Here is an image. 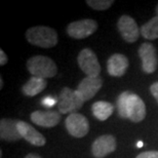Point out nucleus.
Returning <instances> with one entry per match:
<instances>
[{
  "label": "nucleus",
  "instance_id": "obj_1",
  "mask_svg": "<svg viewBox=\"0 0 158 158\" xmlns=\"http://www.w3.org/2000/svg\"><path fill=\"white\" fill-rule=\"evenodd\" d=\"M118 115L132 122H141L146 117V106L138 94L124 91L117 100Z\"/></svg>",
  "mask_w": 158,
  "mask_h": 158
},
{
  "label": "nucleus",
  "instance_id": "obj_2",
  "mask_svg": "<svg viewBox=\"0 0 158 158\" xmlns=\"http://www.w3.org/2000/svg\"><path fill=\"white\" fill-rule=\"evenodd\" d=\"M26 39L33 45L50 48L58 43V34L56 30L46 26H36L27 30Z\"/></svg>",
  "mask_w": 158,
  "mask_h": 158
},
{
  "label": "nucleus",
  "instance_id": "obj_3",
  "mask_svg": "<svg viewBox=\"0 0 158 158\" xmlns=\"http://www.w3.org/2000/svg\"><path fill=\"white\" fill-rule=\"evenodd\" d=\"M27 69L34 77L52 78L58 73V67L56 63L48 56H35L27 61Z\"/></svg>",
  "mask_w": 158,
  "mask_h": 158
},
{
  "label": "nucleus",
  "instance_id": "obj_4",
  "mask_svg": "<svg viewBox=\"0 0 158 158\" xmlns=\"http://www.w3.org/2000/svg\"><path fill=\"white\" fill-rule=\"evenodd\" d=\"M84 101L82 100L77 90H73L69 87H64L60 94L58 108L62 114H72L78 111L83 106Z\"/></svg>",
  "mask_w": 158,
  "mask_h": 158
},
{
  "label": "nucleus",
  "instance_id": "obj_5",
  "mask_svg": "<svg viewBox=\"0 0 158 158\" xmlns=\"http://www.w3.org/2000/svg\"><path fill=\"white\" fill-rule=\"evenodd\" d=\"M77 62L82 72L89 77H98L101 73V65L96 53L90 48L82 49L78 55Z\"/></svg>",
  "mask_w": 158,
  "mask_h": 158
},
{
  "label": "nucleus",
  "instance_id": "obj_6",
  "mask_svg": "<svg viewBox=\"0 0 158 158\" xmlns=\"http://www.w3.org/2000/svg\"><path fill=\"white\" fill-rule=\"evenodd\" d=\"M98 29V23L94 20L85 19V20L75 21L68 25V35L75 39H83L94 34Z\"/></svg>",
  "mask_w": 158,
  "mask_h": 158
},
{
  "label": "nucleus",
  "instance_id": "obj_7",
  "mask_svg": "<svg viewBox=\"0 0 158 158\" xmlns=\"http://www.w3.org/2000/svg\"><path fill=\"white\" fill-rule=\"evenodd\" d=\"M66 128L74 138H83L89 131L88 120L80 113H72L66 118Z\"/></svg>",
  "mask_w": 158,
  "mask_h": 158
},
{
  "label": "nucleus",
  "instance_id": "obj_8",
  "mask_svg": "<svg viewBox=\"0 0 158 158\" xmlns=\"http://www.w3.org/2000/svg\"><path fill=\"white\" fill-rule=\"evenodd\" d=\"M139 56L142 61V69L145 73L152 74L158 66L156 48L151 43H143L139 48Z\"/></svg>",
  "mask_w": 158,
  "mask_h": 158
},
{
  "label": "nucleus",
  "instance_id": "obj_9",
  "mask_svg": "<svg viewBox=\"0 0 158 158\" xmlns=\"http://www.w3.org/2000/svg\"><path fill=\"white\" fill-rule=\"evenodd\" d=\"M117 27L119 30V33L121 34L122 38L126 42L132 43L135 42L139 39L140 36L141 29H139L135 21L129 15H123L120 17L117 23Z\"/></svg>",
  "mask_w": 158,
  "mask_h": 158
},
{
  "label": "nucleus",
  "instance_id": "obj_10",
  "mask_svg": "<svg viewBox=\"0 0 158 158\" xmlns=\"http://www.w3.org/2000/svg\"><path fill=\"white\" fill-rule=\"evenodd\" d=\"M116 139L111 135H101L91 145V152L96 158H104L113 153L116 149Z\"/></svg>",
  "mask_w": 158,
  "mask_h": 158
},
{
  "label": "nucleus",
  "instance_id": "obj_11",
  "mask_svg": "<svg viewBox=\"0 0 158 158\" xmlns=\"http://www.w3.org/2000/svg\"><path fill=\"white\" fill-rule=\"evenodd\" d=\"M103 85V80L100 76L89 77L86 76L81 80L77 86V93L80 94L84 102L91 100L96 96L97 93L101 89Z\"/></svg>",
  "mask_w": 158,
  "mask_h": 158
},
{
  "label": "nucleus",
  "instance_id": "obj_12",
  "mask_svg": "<svg viewBox=\"0 0 158 158\" xmlns=\"http://www.w3.org/2000/svg\"><path fill=\"white\" fill-rule=\"evenodd\" d=\"M18 129L21 137L25 139L29 144L37 147H42L45 145V138L39 131H37L33 126H31L29 123L20 120L18 123Z\"/></svg>",
  "mask_w": 158,
  "mask_h": 158
},
{
  "label": "nucleus",
  "instance_id": "obj_13",
  "mask_svg": "<svg viewBox=\"0 0 158 158\" xmlns=\"http://www.w3.org/2000/svg\"><path fill=\"white\" fill-rule=\"evenodd\" d=\"M128 68V60L122 53H114L107 62V70L113 77H121Z\"/></svg>",
  "mask_w": 158,
  "mask_h": 158
},
{
  "label": "nucleus",
  "instance_id": "obj_14",
  "mask_svg": "<svg viewBox=\"0 0 158 158\" xmlns=\"http://www.w3.org/2000/svg\"><path fill=\"white\" fill-rule=\"evenodd\" d=\"M31 120L42 127H53L59 124L61 113L56 111H34L31 113Z\"/></svg>",
  "mask_w": 158,
  "mask_h": 158
},
{
  "label": "nucleus",
  "instance_id": "obj_15",
  "mask_svg": "<svg viewBox=\"0 0 158 158\" xmlns=\"http://www.w3.org/2000/svg\"><path fill=\"white\" fill-rule=\"evenodd\" d=\"M20 120L3 118L0 121V138L3 141L15 142L22 138L18 129V123Z\"/></svg>",
  "mask_w": 158,
  "mask_h": 158
},
{
  "label": "nucleus",
  "instance_id": "obj_16",
  "mask_svg": "<svg viewBox=\"0 0 158 158\" xmlns=\"http://www.w3.org/2000/svg\"><path fill=\"white\" fill-rule=\"evenodd\" d=\"M46 84L45 79L32 76L22 86V93L27 97H34L45 89Z\"/></svg>",
  "mask_w": 158,
  "mask_h": 158
},
{
  "label": "nucleus",
  "instance_id": "obj_17",
  "mask_svg": "<svg viewBox=\"0 0 158 158\" xmlns=\"http://www.w3.org/2000/svg\"><path fill=\"white\" fill-rule=\"evenodd\" d=\"M91 111L97 119L101 120V121H105L113 114L114 107L111 103L105 102V101H99V102L93 104Z\"/></svg>",
  "mask_w": 158,
  "mask_h": 158
},
{
  "label": "nucleus",
  "instance_id": "obj_18",
  "mask_svg": "<svg viewBox=\"0 0 158 158\" xmlns=\"http://www.w3.org/2000/svg\"><path fill=\"white\" fill-rule=\"evenodd\" d=\"M141 34L144 38L149 40L158 38V15L152 18L141 27Z\"/></svg>",
  "mask_w": 158,
  "mask_h": 158
},
{
  "label": "nucleus",
  "instance_id": "obj_19",
  "mask_svg": "<svg viewBox=\"0 0 158 158\" xmlns=\"http://www.w3.org/2000/svg\"><path fill=\"white\" fill-rule=\"evenodd\" d=\"M87 5L96 10H106L114 3L112 0H87Z\"/></svg>",
  "mask_w": 158,
  "mask_h": 158
},
{
  "label": "nucleus",
  "instance_id": "obj_20",
  "mask_svg": "<svg viewBox=\"0 0 158 158\" xmlns=\"http://www.w3.org/2000/svg\"><path fill=\"white\" fill-rule=\"evenodd\" d=\"M135 158H158V151H147V152H143L139 154Z\"/></svg>",
  "mask_w": 158,
  "mask_h": 158
},
{
  "label": "nucleus",
  "instance_id": "obj_21",
  "mask_svg": "<svg viewBox=\"0 0 158 158\" xmlns=\"http://www.w3.org/2000/svg\"><path fill=\"white\" fill-rule=\"evenodd\" d=\"M56 103V101L53 99V98H50V97H47V98H44V99L42 100V104L44 106L48 107V108H50V107L55 106Z\"/></svg>",
  "mask_w": 158,
  "mask_h": 158
},
{
  "label": "nucleus",
  "instance_id": "obj_22",
  "mask_svg": "<svg viewBox=\"0 0 158 158\" xmlns=\"http://www.w3.org/2000/svg\"><path fill=\"white\" fill-rule=\"evenodd\" d=\"M150 91L152 94V96L155 98L156 102L158 103V81L154 82V83L150 86Z\"/></svg>",
  "mask_w": 158,
  "mask_h": 158
},
{
  "label": "nucleus",
  "instance_id": "obj_23",
  "mask_svg": "<svg viewBox=\"0 0 158 158\" xmlns=\"http://www.w3.org/2000/svg\"><path fill=\"white\" fill-rule=\"evenodd\" d=\"M0 65L1 66H4L6 63H7L8 61V59H7V56H6V53L3 52L2 49H0Z\"/></svg>",
  "mask_w": 158,
  "mask_h": 158
},
{
  "label": "nucleus",
  "instance_id": "obj_24",
  "mask_svg": "<svg viewBox=\"0 0 158 158\" xmlns=\"http://www.w3.org/2000/svg\"><path fill=\"white\" fill-rule=\"evenodd\" d=\"M25 158H41L39 155H37V154H34V153H30L28 154V155L25 157Z\"/></svg>",
  "mask_w": 158,
  "mask_h": 158
},
{
  "label": "nucleus",
  "instance_id": "obj_25",
  "mask_svg": "<svg viewBox=\"0 0 158 158\" xmlns=\"http://www.w3.org/2000/svg\"><path fill=\"white\" fill-rule=\"evenodd\" d=\"M2 86H3V80L1 78V79H0V88H2Z\"/></svg>",
  "mask_w": 158,
  "mask_h": 158
},
{
  "label": "nucleus",
  "instance_id": "obj_26",
  "mask_svg": "<svg viewBox=\"0 0 158 158\" xmlns=\"http://www.w3.org/2000/svg\"><path fill=\"white\" fill-rule=\"evenodd\" d=\"M142 146H143V143H142V142H139V145H138V147H139V148H141Z\"/></svg>",
  "mask_w": 158,
  "mask_h": 158
},
{
  "label": "nucleus",
  "instance_id": "obj_27",
  "mask_svg": "<svg viewBox=\"0 0 158 158\" xmlns=\"http://www.w3.org/2000/svg\"><path fill=\"white\" fill-rule=\"evenodd\" d=\"M156 14H157V15H158V4H157V6H156Z\"/></svg>",
  "mask_w": 158,
  "mask_h": 158
}]
</instances>
